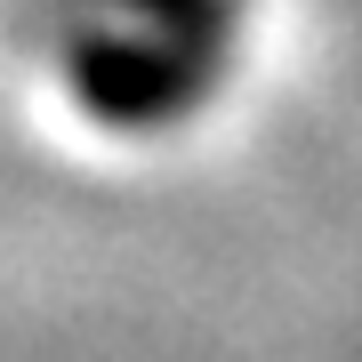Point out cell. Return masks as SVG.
<instances>
[{
  "mask_svg": "<svg viewBox=\"0 0 362 362\" xmlns=\"http://www.w3.org/2000/svg\"><path fill=\"white\" fill-rule=\"evenodd\" d=\"M218 49V0H89L73 49V97L97 129L153 137L202 105Z\"/></svg>",
  "mask_w": 362,
  "mask_h": 362,
  "instance_id": "cell-1",
  "label": "cell"
}]
</instances>
